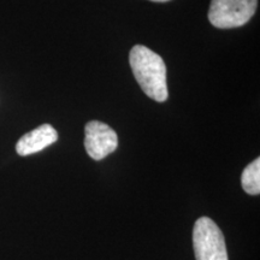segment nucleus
Returning <instances> with one entry per match:
<instances>
[{
  "label": "nucleus",
  "mask_w": 260,
  "mask_h": 260,
  "mask_svg": "<svg viewBox=\"0 0 260 260\" xmlns=\"http://www.w3.org/2000/svg\"><path fill=\"white\" fill-rule=\"evenodd\" d=\"M129 63L146 95L158 103H164L169 93L167 65L162 58L144 45H135L129 53Z\"/></svg>",
  "instance_id": "nucleus-1"
},
{
  "label": "nucleus",
  "mask_w": 260,
  "mask_h": 260,
  "mask_svg": "<svg viewBox=\"0 0 260 260\" xmlns=\"http://www.w3.org/2000/svg\"><path fill=\"white\" fill-rule=\"evenodd\" d=\"M193 246L197 260H229L222 230L209 217L195 222Z\"/></svg>",
  "instance_id": "nucleus-2"
},
{
  "label": "nucleus",
  "mask_w": 260,
  "mask_h": 260,
  "mask_svg": "<svg viewBox=\"0 0 260 260\" xmlns=\"http://www.w3.org/2000/svg\"><path fill=\"white\" fill-rule=\"evenodd\" d=\"M256 5L258 0H212L209 19L219 29L242 27L255 14Z\"/></svg>",
  "instance_id": "nucleus-3"
},
{
  "label": "nucleus",
  "mask_w": 260,
  "mask_h": 260,
  "mask_svg": "<svg viewBox=\"0 0 260 260\" xmlns=\"http://www.w3.org/2000/svg\"><path fill=\"white\" fill-rule=\"evenodd\" d=\"M118 146V136L111 126L99 121H90L84 128V147L94 160H102L113 153Z\"/></svg>",
  "instance_id": "nucleus-4"
},
{
  "label": "nucleus",
  "mask_w": 260,
  "mask_h": 260,
  "mask_svg": "<svg viewBox=\"0 0 260 260\" xmlns=\"http://www.w3.org/2000/svg\"><path fill=\"white\" fill-rule=\"evenodd\" d=\"M58 133L51 124H42L22 136L16 145L19 155L38 153L57 141Z\"/></svg>",
  "instance_id": "nucleus-5"
},
{
  "label": "nucleus",
  "mask_w": 260,
  "mask_h": 260,
  "mask_svg": "<svg viewBox=\"0 0 260 260\" xmlns=\"http://www.w3.org/2000/svg\"><path fill=\"white\" fill-rule=\"evenodd\" d=\"M243 190L249 195H259L260 193V159L256 158L248 167L245 168L241 176Z\"/></svg>",
  "instance_id": "nucleus-6"
},
{
  "label": "nucleus",
  "mask_w": 260,
  "mask_h": 260,
  "mask_svg": "<svg viewBox=\"0 0 260 260\" xmlns=\"http://www.w3.org/2000/svg\"><path fill=\"white\" fill-rule=\"evenodd\" d=\"M151 2H155V3H167V2H170V0H151Z\"/></svg>",
  "instance_id": "nucleus-7"
}]
</instances>
